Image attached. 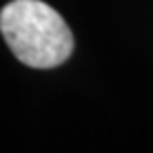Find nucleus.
Listing matches in <instances>:
<instances>
[{
    "instance_id": "1",
    "label": "nucleus",
    "mask_w": 153,
    "mask_h": 153,
    "mask_svg": "<svg viewBox=\"0 0 153 153\" xmlns=\"http://www.w3.org/2000/svg\"><path fill=\"white\" fill-rule=\"evenodd\" d=\"M0 32L12 54L28 68L62 66L74 52V34L50 4L12 0L0 10Z\"/></svg>"
}]
</instances>
